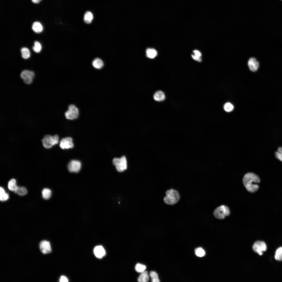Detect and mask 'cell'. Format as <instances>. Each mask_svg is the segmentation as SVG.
Masks as SVG:
<instances>
[{
  "label": "cell",
  "mask_w": 282,
  "mask_h": 282,
  "mask_svg": "<svg viewBox=\"0 0 282 282\" xmlns=\"http://www.w3.org/2000/svg\"><path fill=\"white\" fill-rule=\"evenodd\" d=\"M260 179L255 174L252 172H248L244 176L243 184L247 190L249 192L254 193L258 189L259 186L257 183H260Z\"/></svg>",
  "instance_id": "1"
},
{
  "label": "cell",
  "mask_w": 282,
  "mask_h": 282,
  "mask_svg": "<svg viewBox=\"0 0 282 282\" xmlns=\"http://www.w3.org/2000/svg\"><path fill=\"white\" fill-rule=\"evenodd\" d=\"M166 196L163 198L165 203L167 204L173 205L177 203L180 198V195L177 190L171 189L167 190L166 192Z\"/></svg>",
  "instance_id": "2"
},
{
  "label": "cell",
  "mask_w": 282,
  "mask_h": 282,
  "mask_svg": "<svg viewBox=\"0 0 282 282\" xmlns=\"http://www.w3.org/2000/svg\"><path fill=\"white\" fill-rule=\"evenodd\" d=\"M66 118L68 120H73L77 119L79 115V110L75 105L70 104L68 107L67 110L64 113Z\"/></svg>",
  "instance_id": "3"
},
{
  "label": "cell",
  "mask_w": 282,
  "mask_h": 282,
  "mask_svg": "<svg viewBox=\"0 0 282 282\" xmlns=\"http://www.w3.org/2000/svg\"><path fill=\"white\" fill-rule=\"evenodd\" d=\"M230 211L228 207L225 205H222L217 208L213 212L214 216L219 219H223L225 217L230 214Z\"/></svg>",
  "instance_id": "4"
},
{
  "label": "cell",
  "mask_w": 282,
  "mask_h": 282,
  "mask_svg": "<svg viewBox=\"0 0 282 282\" xmlns=\"http://www.w3.org/2000/svg\"><path fill=\"white\" fill-rule=\"evenodd\" d=\"M58 137L57 135L52 136L50 135H45L42 139L43 146L47 149L50 148L58 142Z\"/></svg>",
  "instance_id": "5"
},
{
  "label": "cell",
  "mask_w": 282,
  "mask_h": 282,
  "mask_svg": "<svg viewBox=\"0 0 282 282\" xmlns=\"http://www.w3.org/2000/svg\"><path fill=\"white\" fill-rule=\"evenodd\" d=\"M113 162L116 170L119 172H123L127 168V161L124 156H122L120 158H114Z\"/></svg>",
  "instance_id": "6"
},
{
  "label": "cell",
  "mask_w": 282,
  "mask_h": 282,
  "mask_svg": "<svg viewBox=\"0 0 282 282\" xmlns=\"http://www.w3.org/2000/svg\"><path fill=\"white\" fill-rule=\"evenodd\" d=\"M35 76V73L32 71L25 70L21 73L20 77L25 83L27 85L31 84Z\"/></svg>",
  "instance_id": "7"
},
{
  "label": "cell",
  "mask_w": 282,
  "mask_h": 282,
  "mask_svg": "<svg viewBox=\"0 0 282 282\" xmlns=\"http://www.w3.org/2000/svg\"><path fill=\"white\" fill-rule=\"evenodd\" d=\"M252 249L255 252L260 255H261L263 252L267 250V246L264 241L258 240L254 244Z\"/></svg>",
  "instance_id": "8"
},
{
  "label": "cell",
  "mask_w": 282,
  "mask_h": 282,
  "mask_svg": "<svg viewBox=\"0 0 282 282\" xmlns=\"http://www.w3.org/2000/svg\"><path fill=\"white\" fill-rule=\"evenodd\" d=\"M81 163L79 161L76 160H72L70 161L67 165L68 169L69 171L71 173H77L81 169Z\"/></svg>",
  "instance_id": "9"
},
{
  "label": "cell",
  "mask_w": 282,
  "mask_h": 282,
  "mask_svg": "<svg viewBox=\"0 0 282 282\" xmlns=\"http://www.w3.org/2000/svg\"><path fill=\"white\" fill-rule=\"evenodd\" d=\"M60 146L62 149L72 148L74 146V144L72 138L69 137L63 138L60 142Z\"/></svg>",
  "instance_id": "10"
},
{
  "label": "cell",
  "mask_w": 282,
  "mask_h": 282,
  "mask_svg": "<svg viewBox=\"0 0 282 282\" xmlns=\"http://www.w3.org/2000/svg\"><path fill=\"white\" fill-rule=\"evenodd\" d=\"M40 250L43 254H47L51 251V248L50 242L46 240L41 241L40 244Z\"/></svg>",
  "instance_id": "11"
},
{
  "label": "cell",
  "mask_w": 282,
  "mask_h": 282,
  "mask_svg": "<svg viewBox=\"0 0 282 282\" xmlns=\"http://www.w3.org/2000/svg\"><path fill=\"white\" fill-rule=\"evenodd\" d=\"M248 64L250 70L255 72L257 71L259 66V62L255 58L251 57L249 60Z\"/></svg>",
  "instance_id": "12"
},
{
  "label": "cell",
  "mask_w": 282,
  "mask_h": 282,
  "mask_svg": "<svg viewBox=\"0 0 282 282\" xmlns=\"http://www.w3.org/2000/svg\"><path fill=\"white\" fill-rule=\"evenodd\" d=\"M94 252L95 256L99 258H101L103 257L105 254L104 249L101 245L96 246L94 249Z\"/></svg>",
  "instance_id": "13"
},
{
  "label": "cell",
  "mask_w": 282,
  "mask_h": 282,
  "mask_svg": "<svg viewBox=\"0 0 282 282\" xmlns=\"http://www.w3.org/2000/svg\"><path fill=\"white\" fill-rule=\"evenodd\" d=\"M153 97L154 99L156 101L161 102L165 99V96L164 93L162 91H158L154 93Z\"/></svg>",
  "instance_id": "14"
},
{
  "label": "cell",
  "mask_w": 282,
  "mask_h": 282,
  "mask_svg": "<svg viewBox=\"0 0 282 282\" xmlns=\"http://www.w3.org/2000/svg\"><path fill=\"white\" fill-rule=\"evenodd\" d=\"M92 64L95 68L100 69L103 67L104 63L103 61L100 58H96L93 61Z\"/></svg>",
  "instance_id": "15"
},
{
  "label": "cell",
  "mask_w": 282,
  "mask_h": 282,
  "mask_svg": "<svg viewBox=\"0 0 282 282\" xmlns=\"http://www.w3.org/2000/svg\"><path fill=\"white\" fill-rule=\"evenodd\" d=\"M32 28L33 30L37 33L41 32L43 30V27L41 24L39 22L36 21L32 25Z\"/></svg>",
  "instance_id": "16"
},
{
  "label": "cell",
  "mask_w": 282,
  "mask_h": 282,
  "mask_svg": "<svg viewBox=\"0 0 282 282\" xmlns=\"http://www.w3.org/2000/svg\"><path fill=\"white\" fill-rule=\"evenodd\" d=\"M149 277L148 272L144 271L142 272L138 277V281L140 282H146L149 281Z\"/></svg>",
  "instance_id": "17"
},
{
  "label": "cell",
  "mask_w": 282,
  "mask_h": 282,
  "mask_svg": "<svg viewBox=\"0 0 282 282\" xmlns=\"http://www.w3.org/2000/svg\"><path fill=\"white\" fill-rule=\"evenodd\" d=\"M16 184V181L15 179H12L8 182V189L12 191H15L18 188Z\"/></svg>",
  "instance_id": "18"
},
{
  "label": "cell",
  "mask_w": 282,
  "mask_h": 282,
  "mask_svg": "<svg viewBox=\"0 0 282 282\" xmlns=\"http://www.w3.org/2000/svg\"><path fill=\"white\" fill-rule=\"evenodd\" d=\"M93 15L92 13L90 11H86L84 14V21L86 23L89 24L91 23L93 19Z\"/></svg>",
  "instance_id": "19"
},
{
  "label": "cell",
  "mask_w": 282,
  "mask_h": 282,
  "mask_svg": "<svg viewBox=\"0 0 282 282\" xmlns=\"http://www.w3.org/2000/svg\"><path fill=\"white\" fill-rule=\"evenodd\" d=\"M146 55L148 57L153 58L157 55V52L155 49L152 48H148L146 50Z\"/></svg>",
  "instance_id": "20"
},
{
  "label": "cell",
  "mask_w": 282,
  "mask_h": 282,
  "mask_svg": "<svg viewBox=\"0 0 282 282\" xmlns=\"http://www.w3.org/2000/svg\"><path fill=\"white\" fill-rule=\"evenodd\" d=\"M21 56L24 59H27L30 56V54L29 49L26 48L24 47L21 50Z\"/></svg>",
  "instance_id": "21"
},
{
  "label": "cell",
  "mask_w": 282,
  "mask_h": 282,
  "mask_svg": "<svg viewBox=\"0 0 282 282\" xmlns=\"http://www.w3.org/2000/svg\"><path fill=\"white\" fill-rule=\"evenodd\" d=\"M42 197L45 199H49L51 196V191L48 188L44 189L42 191Z\"/></svg>",
  "instance_id": "22"
},
{
  "label": "cell",
  "mask_w": 282,
  "mask_h": 282,
  "mask_svg": "<svg viewBox=\"0 0 282 282\" xmlns=\"http://www.w3.org/2000/svg\"><path fill=\"white\" fill-rule=\"evenodd\" d=\"M274 257L277 261H282V247H280L277 249Z\"/></svg>",
  "instance_id": "23"
},
{
  "label": "cell",
  "mask_w": 282,
  "mask_h": 282,
  "mask_svg": "<svg viewBox=\"0 0 282 282\" xmlns=\"http://www.w3.org/2000/svg\"><path fill=\"white\" fill-rule=\"evenodd\" d=\"M0 199L1 201H4L7 200L9 198L8 194L5 193L4 189L2 187L0 188Z\"/></svg>",
  "instance_id": "24"
},
{
  "label": "cell",
  "mask_w": 282,
  "mask_h": 282,
  "mask_svg": "<svg viewBox=\"0 0 282 282\" xmlns=\"http://www.w3.org/2000/svg\"><path fill=\"white\" fill-rule=\"evenodd\" d=\"M15 192L20 196H22L26 195L27 193L26 189L24 187H18Z\"/></svg>",
  "instance_id": "25"
},
{
  "label": "cell",
  "mask_w": 282,
  "mask_h": 282,
  "mask_svg": "<svg viewBox=\"0 0 282 282\" xmlns=\"http://www.w3.org/2000/svg\"><path fill=\"white\" fill-rule=\"evenodd\" d=\"M149 275L151 278V281L152 282H159L160 280L157 273L155 271L150 272Z\"/></svg>",
  "instance_id": "26"
},
{
  "label": "cell",
  "mask_w": 282,
  "mask_h": 282,
  "mask_svg": "<svg viewBox=\"0 0 282 282\" xmlns=\"http://www.w3.org/2000/svg\"><path fill=\"white\" fill-rule=\"evenodd\" d=\"M193 52L194 55H192V58L196 60L201 62L202 61L201 58V54L200 52L198 50H195L193 51Z\"/></svg>",
  "instance_id": "27"
},
{
  "label": "cell",
  "mask_w": 282,
  "mask_h": 282,
  "mask_svg": "<svg viewBox=\"0 0 282 282\" xmlns=\"http://www.w3.org/2000/svg\"><path fill=\"white\" fill-rule=\"evenodd\" d=\"M275 155L277 159L282 162V147L278 148L277 151L275 153Z\"/></svg>",
  "instance_id": "28"
},
{
  "label": "cell",
  "mask_w": 282,
  "mask_h": 282,
  "mask_svg": "<svg viewBox=\"0 0 282 282\" xmlns=\"http://www.w3.org/2000/svg\"><path fill=\"white\" fill-rule=\"evenodd\" d=\"M34 45L33 47V51L35 52L38 53L41 50L42 46L38 42L36 41L34 42Z\"/></svg>",
  "instance_id": "29"
},
{
  "label": "cell",
  "mask_w": 282,
  "mask_h": 282,
  "mask_svg": "<svg viewBox=\"0 0 282 282\" xmlns=\"http://www.w3.org/2000/svg\"><path fill=\"white\" fill-rule=\"evenodd\" d=\"M195 252L196 255L199 257L203 256L205 254L204 250L201 247L196 248L195 250Z\"/></svg>",
  "instance_id": "30"
},
{
  "label": "cell",
  "mask_w": 282,
  "mask_h": 282,
  "mask_svg": "<svg viewBox=\"0 0 282 282\" xmlns=\"http://www.w3.org/2000/svg\"><path fill=\"white\" fill-rule=\"evenodd\" d=\"M146 268V266L142 264L139 263L137 264L135 267L136 270L138 272H142L144 271Z\"/></svg>",
  "instance_id": "31"
},
{
  "label": "cell",
  "mask_w": 282,
  "mask_h": 282,
  "mask_svg": "<svg viewBox=\"0 0 282 282\" xmlns=\"http://www.w3.org/2000/svg\"><path fill=\"white\" fill-rule=\"evenodd\" d=\"M224 110L226 112H230L232 111L234 109L233 105L231 103L228 102L226 103L224 106Z\"/></svg>",
  "instance_id": "32"
},
{
  "label": "cell",
  "mask_w": 282,
  "mask_h": 282,
  "mask_svg": "<svg viewBox=\"0 0 282 282\" xmlns=\"http://www.w3.org/2000/svg\"><path fill=\"white\" fill-rule=\"evenodd\" d=\"M60 281L61 282H67L68 281L67 278L65 276H62L61 277Z\"/></svg>",
  "instance_id": "33"
},
{
  "label": "cell",
  "mask_w": 282,
  "mask_h": 282,
  "mask_svg": "<svg viewBox=\"0 0 282 282\" xmlns=\"http://www.w3.org/2000/svg\"><path fill=\"white\" fill-rule=\"evenodd\" d=\"M41 0H32V2L34 3L37 4L39 3Z\"/></svg>",
  "instance_id": "34"
}]
</instances>
